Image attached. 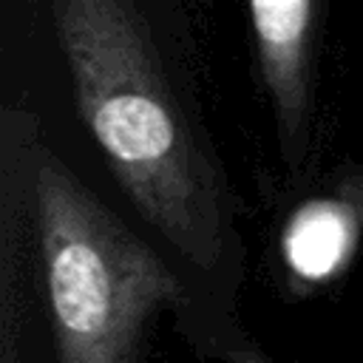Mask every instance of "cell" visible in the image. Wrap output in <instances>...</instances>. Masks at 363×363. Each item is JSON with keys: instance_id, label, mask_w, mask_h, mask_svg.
<instances>
[{"instance_id": "cell-2", "label": "cell", "mask_w": 363, "mask_h": 363, "mask_svg": "<svg viewBox=\"0 0 363 363\" xmlns=\"http://www.w3.org/2000/svg\"><path fill=\"white\" fill-rule=\"evenodd\" d=\"M34 213L57 357L133 360L150 315L182 301L167 264L51 150L34 159Z\"/></svg>"}, {"instance_id": "cell-3", "label": "cell", "mask_w": 363, "mask_h": 363, "mask_svg": "<svg viewBox=\"0 0 363 363\" xmlns=\"http://www.w3.org/2000/svg\"><path fill=\"white\" fill-rule=\"evenodd\" d=\"M264 79L286 142H295L306 111V45L312 0H250Z\"/></svg>"}, {"instance_id": "cell-1", "label": "cell", "mask_w": 363, "mask_h": 363, "mask_svg": "<svg viewBox=\"0 0 363 363\" xmlns=\"http://www.w3.org/2000/svg\"><path fill=\"white\" fill-rule=\"evenodd\" d=\"M79 111L142 216L193 264L227 241L216 170L130 0H48Z\"/></svg>"}, {"instance_id": "cell-4", "label": "cell", "mask_w": 363, "mask_h": 363, "mask_svg": "<svg viewBox=\"0 0 363 363\" xmlns=\"http://www.w3.org/2000/svg\"><path fill=\"white\" fill-rule=\"evenodd\" d=\"M352 187L343 196L306 201L284 230L286 264L309 281H323L335 275L354 250L360 235L363 213Z\"/></svg>"}]
</instances>
